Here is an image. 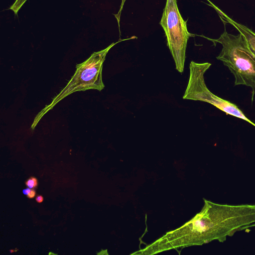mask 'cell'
<instances>
[{
	"instance_id": "2",
	"label": "cell",
	"mask_w": 255,
	"mask_h": 255,
	"mask_svg": "<svg viewBox=\"0 0 255 255\" xmlns=\"http://www.w3.org/2000/svg\"><path fill=\"white\" fill-rule=\"evenodd\" d=\"M127 39L113 43L105 49L94 52L86 60L77 64L74 74L65 87L53 98L49 104L46 105L35 116L31 128L34 129L44 115L69 95L76 92L90 89L102 91L105 87L102 80V69L106 56L113 46Z\"/></svg>"
},
{
	"instance_id": "9",
	"label": "cell",
	"mask_w": 255,
	"mask_h": 255,
	"mask_svg": "<svg viewBox=\"0 0 255 255\" xmlns=\"http://www.w3.org/2000/svg\"><path fill=\"white\" fill-rule=\"evenodd\" d=\"M36 195L35 191L33 189H31V191L26 195L27 198L29 199L33 198Z\"/></svg>"
},
{
	"instance_id": "3",
	"label": "cell",
	"mask_w": 255,
	"mask_h": 255,
	"mask_svg": "<svg viewBox=\"0 0 255 255\" xmlns=\"http://www.w3.org/2000/svg\"><path fill=\"white\" fill-rule=\"evenodd\" d=\"M167 39V45L174 60L176 69L182 73L184 70L187 41L194 34L188 32L187 20L182 18L176 0H166L159 22Z\"/></svg>"
},
{
	"instance_id": "5",
	"label": "cell",
	"mask_w": 255,
	"mask_h": 255,
	"mask_svg": "<svg viewBox=\"0 0 255 255\" xmlns=\"http://www.w3.org/2000/svg\"><path fill=\"white\" fill-rule=\"evenodd\" d=\"M207 0L209 3L208 4L213 7L217 11L222 21L224 23H229L231 24L238 30L239 33L244 36L250 48L255 54V33L245 25L238 23L232 19L211 1L209 0Z\"/></svg>"
},
{
	"instance_id": "4",
	"label": "cell",
	"mask_w": 255,
	"mask_h": 255,
	"mask_svg": "<svg viewBox=\"0 0 255 255\" xmlns=\"http://www.w3.org/2000/svg\"><path fill=\"white\" fill-rule=\"evenodd\" d=\"M211 65L208 62H191L189 80L183 99L210 103L227 114L241 119L255 126V124L249 120L236 105L216 96L207 88L204 74Z\"/></svg>"
},
{
	"instance_id": "1",
	"label": "cell",
	"mask_w": 255,
	"mask_h": 255,
	"mask_svg": "<svg viewBox=\"0 0 255 255\" xmlns=\"http://www.w3.org/2000/svg\"><path fill=\"white\" fill-rule=\"evenodd\" d=\"M215 45L219 43L222 49L217 59L226 66L235 77V85H243L251 88L252 101L255 95V54L250 48L244 36L224 31L217 39H211Z\"/></svg>"
},
{
	"instance_id": "6",
	"label": "cell",
	"mask_w": 255,
	"mask_h": 255,
	"mask_svg": "<svg viewBox=\"0 0 255 255\" xmlns=\"http://www.w3.org/2000/svg\"><path fill=\"white\" fill-rule=\"evenodd\" d=\"M26 0H15V2L10 7L9 9L12 10L15 14H16L18 10Z\"/></svg>"
},
{
	"instance_id": "11",
	"label": "cell",
	"mask_w": 255,
	"mask_h": 255,
	"mask_svg": "<svg viewBox=\"0 0 255 255\" xmlns=\"http://www.w3.org/2000/svg\"><path fill=\"white\" fill-rule=\"evenodd\" d=\"M31 189H32L27 187V188L23 190V193L24 195H27L31 191Z\"/></svg>"
},
{
	"instance_id": "8",
	"label": "cell",
	"mask_w": 255,
	"mask_h": 255,
	"mask_svg": "<svg viewBox=\"0 0 255 255\" xmlns=\"http://www.w3.org/2000/svg\"><path fill=\"white\" fill-rule=\"evenodd\" d=\"M126 0H122L121 5L120 8V10L119 11V12L117 14L115 15V16H116V17L117 18V19L118 20L119 25V23H120V16H121V12H122V10L123 9V6L124 5V3H125Z\"/></svg>"
},
{
	"instance_id": "10",
	"label": "cell",
	"mask_w": 255,
	"mask_h": 255,
	"mask_svg": "<svg viewBox=\"0 0 255 255\" xmlns=\"http://www.w3.org/2000/svg\"><path fill=\"white\" fill-rule=\"evenodd\" d=\"M35 200L37 203H42L43 201V197L41 195H37L35 198Z\"/></svg>"
},
{
	"instance_id": "7",
	"label": "cell",
	"mask_w": 255,
	"mask_h": 255,
	"mask_svg": "<svg viewBox=\"0 0 255 255\" xmlns=\"http://www.w3.org/2000/svg\"><path fill=\"white\" fill-rule=\"evenodd\" d=\"M25 185L30 189L36 188L38 185L37 179L34 177H30L25 181Z\"/></svg>"
}]
</instances>
